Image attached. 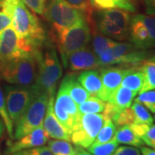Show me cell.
I'll list each match as a JSON object with an SVG mask.
<instances>
[{
    "mask_svg": "<svg viewBox=\"0 0 155 155\" xmlns=\"http://www.w3.org/2000/svg\"><path fill=\"white\" fill-rule=\"evenodd\" d=\"M132 67H105L100 69L99 73L104 87V101L108 102L113 97L116 90L121 86L123 78L130 72Z\"/></svg>",
    "mask_w": 155,
    "mask_h": 155,
    "instance_id": "7c38bea8",
    "label": "cell"
},
{
    "mask_svg": "<svg viewBox=\"0 0 155 155\" xmlns=\"http://www.w3.org/2000/svg\"><path fill=\"white\" fill-rule=\"evenodd\" d=\"M91 6L97 11L108 9H121L129 12H135L133 0H90Z\"/></svg>",
    "mask_w": 155,
    "mask_h": 155,
    "instance_id": "7402d4cb",
    "label": "cell"
},
{
    "mask_svg": "<svg viewBox=\"0 0 155 155\" xmlns=\"http://www.w3.org/2000/svg\"><path fill=\"white\" fill-rule=\"evenodd\" d=\"M144 84V75L139 67H133L122 81V86L127 87L136 93L140 92Z\"/></svg>",
    "mask_w": 155,
    "mask_h": 155,
    "instance_id": "cb8c5ba5",
    "label": "cell"
},
{
    "mask_svg": "<svg viewBox=\"0 0 155 155\" xmlns=\"http://www.w3.org/2000/svg\"><path fill=\"white\" fill-rule=\"evenodd\" d=\"M43 16L52 26L71 28L88 20L85 12L67 0H47Z\"/></svg>",
    "mask_w": 155,
    "mask_h": 155,
    "instance_id": "5b68a950",
    "label": "cell"
},
{
    "mask_svg": "<svg viewBox=\"0 0 155 155\" xmlns=\"http://www.w3.org/2000/svg\"><path fill=\"white\" fill-rule=\"evenodd\" d=\"M139 67L144 75V84L140 92L155 90V61L147 60Z\"/></svg>",
    "mask_w": 155,
    "mask_h": 155,
    "instance_id": "4316f807",
    "label": "cell"
},
{
    "mask_svg": "<svg viewBox=\"0 0 155 155\" xmlns=\"http://www.w3.org/2000/svg\"><path fill=\"white\" fill-rule=\"evenodd\" d=\"M113 155H141L140 151L133 146H121L117 147Z\"/></svg>",
    "mask_w": 155,
    "mask_h": 155,
    "instance_id": "ab89813d",
    "label": "cell"
},
{
    "mask_svg": "<svg viewBox=\"0 0 155 155\" xmlns=\"http://www.w3.org/2000/svg\"><path fill=\"white\" fill-rule=\"evenodd\" d=\"M118 147L115 139L104 144H91L87 150L93 155H113Z\"/></svg>",
    "mask_w": 155,
    "mask_h": 155,
    "instance_id": "4dcf8cb0",
    "label": "cell"
},
{
    "mask_svg": "<svg viewBox=\"0 0 155 155\" xmlns=\"http://www.w3.org/2000/svg\"><path fill=\"white\" fill-rule=\"evenodd\" d=\"M111 51L116 57V65L122 66H139L149 58L147 50L137 48L131 42H116L111 48Z\"/></svg>",
    "mask_w": 155,
    "mask_h": 155,
    "instance_id": "8fae6325",
    "label": "cell"
},
{
    "mask_svg": "<svg viewBox=\"0 0 155 155\" xmlns=\"http://www.w3.org/2000/svg\"><path fill=\"white\" fill-rule=\"evenodd\" d=\"M49 140L48 135L47 134L43 126H40L35 128L32 132L22 136L20 139H17L16 141L12 142L8 147L7 153L11 154L15 152L23 149H28L37 147L44 146L48 143Z\"/></svg>",
    "mask_w": 155,
    "mask_h": 155,
    "instance_id": "9a60e30c",
    "label": "cell"
},
{
    "mask_svg": "<svg viewBox=\"0 0 155 155\" xmlns=\"http://www.w3.org/2000/svg\"><path fill=\"white\" fill-rule=\"evenodd\" d=\"M48 147L54 155H77L76 147H73L68 140H48Z\"/></svg>",
    "mask_w": 155,
    "mask_h": 155,
    "instance_id": "83f0119b",
    "label": "cell"
},
{
    "mask_svg": "<svg viewBox=\"0 0 155 155\" xmlns=\"http://www.w3.org/2000/svg\"><path fill=\"white\" fill-rule=\"evenodd\" d=\"M137 17L143 22L147 29L149 35L150 47L151 48H155V16L153 15H143L137 14Z\"/></svg>",
    "mask_w": 155,
    "mask_h": 155,
    "instance_id": "e575fe53",
    "label": "cell"
},
{
    "mask_svg": "<svg viewBox=\"0 0 155 155\" xmlns=\"http://www.w3.org/2000/svg\"><path fill=\"white\" fill-rule=\"evenodd\" d=\"M72 5L76 6L78 9L82 10L85 12L88 17V22L91 21V15H92V7L91 6L90 0H67Z\"/></svg>",
    "mask_w": 155,
    "mask_h": 155,
    "instance_id": "f35d334b",
    "label": "cell"
},
{
    "mask_svg": "<svg viewBox=\"0 0 155 155\" xmlns=\"http://www.w3.org/2000/svg\"><path fill=\"white\" fill-rule=\"evenodd\" d=\"M89 25L91 26V28L92 27L97 28L96 29L99 33L105 36H108L109 38L115 39L118 41H124L128 38V32L123 30L115 22L100 16L97 11L93 15H91Z\"/></svg>",
    "mask_w": 155,
    "mask_h": 155,
    "instance_id": "2e32d148",
    "label": "cell"
},
{
    "mask_svg": "<svg viewBox=\"0 0 155 155\" xmlns=\"http://www.w3.org/2000/svg\"><path fill=\"white\" fill-rule=\"evenodd\" d=\"M136 95L137 93L135 91L121 85L108 103L112 106L116 115V113L129 108Z\"/></svg>",
    "mask_w": 155,
    "mask_h": 155,
    "instance_id": "d6986e66",
    "label": "cell"
},
{
    "mask_svg": "<svg viewBox=\"0 0 155 155\" xmlns=\"http://www.w3.org/2000/svg\"><path fill=\"white\" fill-rule=\"evenodd\" d=\"M112 121L116 124V127L134 123V116L133 110L129 107L127 109L120 111L113 116Z\"/></svg>",
    "mask_w": 155,
    "mask_h": 155,
    "instance_id": "836d02e7",
    "label": "cell"
},
{
    "mask_svg": "<svg viewBox=\"0 0 155 155\" xmlns=\"http://www.w3.org/2000/svg\"><path fill=\"white\" fill-rule=\"evenodd\" d=\"M77 78L91 96L104 100V87L99 71L96 69L84 71L77 76Z\"/></svg>",
    "mask_w": 155,
    "mask_h": 155,
    "instance_id": "ac0fdd59",
    "label": "cell"
},
{
    "mask_svg": "<svg viewBox=\"0 0 155 155\" xmlns=\"http://www.w3.org/2000/svg\"><path fill=\"white\" fill-rule=\"evenodd\" d=\"M54 96L48 97V102L42 126L48 137L54 140H65L70 141V134L67 131V129L62 126L58 118L56 117L54 112Z\"/></svg>",
    "mask_w": 155,
    "mask_h": 155,
    "instance_id": "5bb4252c",
    "label": "cell"
},
{
    "mask_svg": "<svg viewBox=\"0 0 155 155\" xmlns=\"http://www.w3.org/2000/svg\"><path fill=\"white\" fill-rule=\"evenodd\" d=\"M107 119L108 117L104 113L81 115L77 127L70 135L72 143L83 148H88L94 142Z\"/></svg>",
    "mask_w": 155,
    "mask_h": 155,
    "instance_id": "52a82bcc",
    "label": "cell"
},
{
    "mask_svg": "<svg viewBox=\"0 0 155 155\" xmlns=\"http://www.w3.org/2000/svg\"><path fill=\"white\" fill-rule=\"evenodd\" d=\"M147 60H148V61H155V54H153V56H151V57H150V58H148V59H147Z\"/></svg>",
    "mask_w": 155,
    "mask_h": 155,
    "instance_id": "bcb514c9",
    "label": "cell"
},
{
    "mask_svg": "<svg viewBox=\"0 0 155 155\" xmlns=\"http://www.w3.org/2000/svg\"><path fill=\"white\" fill-rule=\"evenodd\" d=\"M154 114H155V113H154ZM153 120H154V121H155V116H154V118H153Z\"/></svg>",
    "mask_w": 155,
    "mask_h": 155,
    "instance_id": "7dc6e473",
    "label": "cell"
},
{
    "mask_svg": "<svg viewBox=\"0 0 155 155\" xmlns=\"http://www.w3.org/2000/svg\"><path fill=\"white\" fill-rule=\"evenodd\" d=\"M140 139L147 147L155 148V124L148 125Z\"/></svg>",
    "mask_w": 155,
    "mask_h": 155,
    "instance_id": "8d00e7d4",
    "label": "cell"
},
{
    "mask_svg": "<svg viewBox=\"0 0 155 155\" xmlns=\"http://www.w3.org/2000/svg\"><path fill=\"white\" fill-rule=\"evenodd\" d=\"M4 95L9 116L13 124H15L33 99L35 96L33 87L5 84Z\"/></svg>",
    "mask_w": 155,
    "mask_h": 155,
    "instance_id": "30bf717a",
    "label": "cell"
},
{
    "mask_svg": "<svg viewBox=\"0 0 155 155\" xmlns=\"http://www.w3.org/2000/svg\"><path fill=\"white\" fill-rule=\"evenodd\" d=\"M39 50V49H38ZM37 50L13 61L0 64V79L22 87H32L38 72Z\"/></svg>",
    "mask_w": 155,
    "mask_h": 155,
    "instance_id": "277c9868",
    "label": "cell"
},
{
    "mask_svg": "<svg viewBox=\"0 0 155 155\" xmlns=\"http://www.w3.org/2000/svg\"><path fill=\"white\" fill-rule=\"evenodd\" d=\"M76 153H77V155H93L91 154L90 152L85 151L84 148H83V147H78V146H76Z\"/></svg>",
    "mask_w": 155,
    "mask_h": 155,
    "instance_id": "ee69618b",
    "label": "cell"
},
{
    "mask_svg": "<svg viewBox=\"0 0 155 155\" xmlns=\"http://www.w3.org/2000/svg\"><path fill=\"white\" fill-rule=\"evenodd\" d=\"M54 112L62 126L71 135L77 127L81 114H79L78 105L69 95L62 81L54 102Z\"/></svg>",
    "mask_w": 155,
    "mask_h": 155,
    "instance_id": "ba28073f",
    "label": "cell"
},
{
    "mask_svg": "<svg viewBox=\"0 0 155 155\" xmlns=\"http://www.w3.org/2000/svg\"><path fill=\"white\" fill-rule=\"evenodd\" d=\"M11 17V26L17 35L35 50L41 49L46 42V34L41 23L33 11L28 10L22 0H0Z\"/></svg>",
    "mask_w": 155,
    "mask_h": 155,
    "instance_id": "6da1fadb",
    "label": "cell"
},
{
    "mask_svg": "<svg viewBox=\"0 0 155 155\" xmlns=\"http://www.w3.org/2000/svg\"><path fill=\"white\" fill-rule=\"evenodd\" d=\"M42 48L36 52L38 72L32 87L35 92L42 91L52 97L55 95L57 83L62 77V67L55 48L52 45H47L44 50Z\"/></svg>",
    "mask_w": 155,
    "mask_h": 155,
    "instance_id": "3957f363",
    "label": "cell"
},
{
    "mask_svg": "<svg viewBox=\"0 0 155 155\" xmlns=\"http://www.w3.org/2000/svg\"><path fill=\"white\" fill-rule=\"evenodd\" d=\"M144 4L147 14L155 16V0H144Z\"/></svg>",
    "mask_w": 155,
    "mask_h": 155,
    "instance_id": "b9f144b4",
    "label": "cell"
},
{
    "mask_svg": "<svg viewBox=\"0 0 155 155\" xmlns=\"http://www.w3.org/2000/svg\"><path fill=\"white\" fill-rule=\"evenodd\" d=\"M134 116V123H142L151 125L153 122V118L149 110L143 104L134 101L130 106Z\"/></svg>",
    "mask_w": 155,
    "mask_h": 155,
    "instance_id": "f546056e",
    "label": "cell"
},
{
    "mask_svg": "<svg viewBox=\"0 0 155 155\" xmlns=\"http://www.w3.org/2000/svg\"><path fill=\"white\" fill-rule=\"evenodd\" d=\"M92 50L96 54V55L98 56L100 54L104 52L105 50L112 48L116 44V41H113L112 39L106 37L104 35L99 33L95 27H92Z\"/></svg>",
    "mask_w": 155,
    "mask_h": 155,
    "instance_id": "484cf974",
    "label": "cell"
},
{
    "mask_svg": "<svg viewBox=\"0 0 155 155\" xmlns=\"http://www.w3.org/2000/svg\"><path fill=\"white\" fill-rule=\"evenodd\" d=\"M0 117L5 123L7 133L11 139H13V132H14V124L11 122V118L8 114L7 107H6L5 98L4 95V91L0 86Z\"/></svg>",
    "mask_w": 155,
    "mask_h": 155,
    "instance_id": "1f68e13d",
    "label": "cell"
},
{
    "mask_svg": "<svg viewBox=\"0 0 155 155\" xmlns=\"http://www.w3.org/2000/svg\"><path fill=\"white\" fill-rule=\"evenodd\" d=\"M5 130V123H4V122L2 121V119H1V117H0V139L2 138V136L4 135Z\"/></svg>",
    "mask_w": 155,
    "mask_h": 155,
    "instance_id": "f6af8a7d",
    "label": "cell"
},
{
    "mask_svg": "<svg viewBox=\"0 0 155 155\" xmlns=\"http://www.w3.org/2000/svg\"><path fill=\"white\" fill-rule=\"evenodd\" d=\"M133 1H138V0H133Z\"/></svg>",
    "mask_w": 155,
    "mask_h": 155,
    "instance_id": "c3c4849f",
    "label": "cell"
},
{
    "mask_svg": "<svg viewBox=\"0 0 155 155\" xmlns=\"http://www.w3.org/2000/svg\"><path fill=\"white\" fill-rule=\"evenodd\" d=\"M10 155H54L52 152L50 151L48 147H37L33 148H28V149H23L15 152Z\"/></svg>",
    "mask_w": 155,
    "mask_h": 155,
    "instance_id": "d590c367",
    "label": "cell"
},
{
    "mask_svg": "<svg viewBox=\"0 0 155 155\" xmlns=\"http://www.w3.org/2000/svg\"><path fill=\"white\" fill-rule=\"evenodd\" d=\"M35 49L21 38L10 25L0 32V64L35 52Z\"/></svg>",
    "mask_w": 155,
    "mask_h": 155,
    "instance_id": "9c48e42d",
    "label": "cell"
},
{
    "mask_svg": "<svg viewBox=\"0 0 155 155\" xmlns=\"http://www.w3.org/2000/svg\"><path fill=\"white\" fill-rule=\"evenodd\" d=\"M134 101L143 104L151 113H155V90L140 92Z\"/></svg>",
    "mask_w": 155,
    "mask_h": 155,
    "instance_id": "d6a6232c",
    "label": "cell"
},
{
    "mask_svg": "<svg viewBox=\"0 0 155 155\" xmlns=\"http://www.w3.org/2000/svg\"><path fill=\"white\" fill-rule=\"evenodd\" d=\"M67 66L72 72H80L99 68L97 56L88 47L78 49L71 54L67 59Z\"/></svg>",
    "mask_w": 155,
    "mask_h": 155,
    "instance_id": "4fadbf2b",
    "label": "cell"
},
{
    "mask_svg": "<svg viewBox=\"0 0 155 155\" xmlns=\"http://www.w3.org/2000/svg\"><path fill=\"white\" fill-rule=\"evenodd\" d=\"M114 139L118 144L133 146L136 147H140L144 144L141 139L134 132L130 125H123L116 128Z\"/></svg>",
    "mask_w": 155,
    "mask_h": 155,
    "instance_id": "603a6c76",
    "label": "cell"
},
{
    "mask_svg": "<svg viewBox=\"0 0 155 155\" xmlns=\"http://www.w3.org/2000/svg\"><path fill=\"white\" fill-rule=\"evenodd\" d=\"M91 29L88 20L71 28L52 26L50 35L55 43L64 67H67V59L73 52L87 47L91 39Z\"/></svg>",
    "mask_w": 155,
    "mask_h": 155,
    "instance_id": "7a4b0ae2",
    "label": "cell"
},
{
    "mask_svg": "<svg viewBox=\"0 0 155 155\" xmlns=\"http://www.w3.org/2000/svg\"><path fill=\"white\" fill-rule=\"evenodd\" d=\"M97 12L100 16L115 22L123 30L129 32V26L132 17L129 11L121 9H108L103 11H97Z\"/></svg>",
    "mask_w": 155,
    "mask_h": 155,
    "instance_id": "44dd1931",
    "label": "cell"
},
{
    "mask_svg": "<svg viewBox=\"0 0 155 155\" xmlns=\"http://www.w3.org/2000/svg\"><path fill=\"white\" fill-rule=\"evenodd\" d=\"M116 131V124L113 122V121L108 118L104 122V126L100 129V131L97 134V137L95 139L94 142L92 144H104L106 142L110 141L115 137Z\"/></svg>",
    "mask_w": 155,
    "mask_h": 155,
    "instance_id": "f1b7e54d",
    "label": "cell"
},
{
    "mask_svg": "<svg viewBox=\"0 0 155 155\" xmlns=\"http://www.w3.org/2000/svg\"><path fill=\"white\" fill-rule=\"evenodd\" d=\"M128 38L139 49L148 50L151 48L147 29L144 23L137 17V15L131 17Z\"/></svg>",
    "mask_w": 155,
    "mask_h": 155,
    "instance_id": "e0dca14e",
    "label": "cell"
},
{
    "mask_svg": "<svg viewBox=\"0 0 155 155\" xmlns=\"http://www.w3.org/2000/svg\"><path fill=\"white\" fill-rule=\"evenodd\" d=\"M141 155H155V148H150L147 147H140Z\"/></svg>",
    "mask_w": 155,
    "mask_h": 155,
    "instance_id": "7bdbcfd3",
    "label": "cell"
},
{
    "mask_svg": "<svg viewBox=\"0 0 155 155\" xmlns=\"http://www.w3.org/2000/svg\"><path fill=\"white\" fill-rule=\"evenodd\" d=\"M22 2L34 13L43 16L47 0H22Z\"/></svg>",
    "mask_w": 155,
    "mask_h": 155,
    "instance_id": "74e56055",
    "label": "cell"
},
{
    "mask_svg": "<svg viewBox=\"0 0 155 155\" xmlns=\"http://www.w3.org/2000/svg\"><path fill=\"white\" fill-rule=\"evenodd\" d=\"M11 25V17L7 13L0 2V32Z\"/></svg>",
    "mask_w": 155,
    "mask_h": 155,
    "instance_id": "60d3db41",
    "label": "cell"
},
{
    "mask_svg": "<svg viewBox=\"0 0 155 155\" xmlns=\"http://www.w3.org/2000/svg\"><path fill=\"white\" fill-rule=\"evenodd\" d=\"M62 82L65 84L67 91L71 96L72 100L76 103V104H80L91 97L88 91L81 85L75 74H67L63 78Z\"/></svg>",
    "mask_w": 155,
    "mask_h": 155,
    "instance_id": "ffe728a7",
    "label": "cell"
},
{
    "mask_svg": "<svg viewBox=\"0 0 155 155\" xmlns=\"http://www.w3.org/2000/svg\"><path fill=\"white\" fill-rule=\"evenodd\" d=\"M106 107V102L100 99L99 97L91 96L84 103L78 104L79 114H98L103 113Z\"/></svg>",
    "mask_w": 155,
    "mask_h": 155,
    "instance_id": "d4e9b609",
    "label": "cell"
},
{
    "mask_svg": "<svg viewBox=\"0 0 155 155\" xmlns=\"http://www.w3.org/2000/svg\"><path fill=\"white\" fill-rule=\"evenodd\" d=\"M48 102V95L46 92L35 91V96L27 110L14 124L13 139L17 140L32 132L42 125Z\"/></svg>",
    "mask_w": 155,
    "mask_h": 155,
    "instance_id": "8992f818",
    "label": "cell"
}]
</instances>
